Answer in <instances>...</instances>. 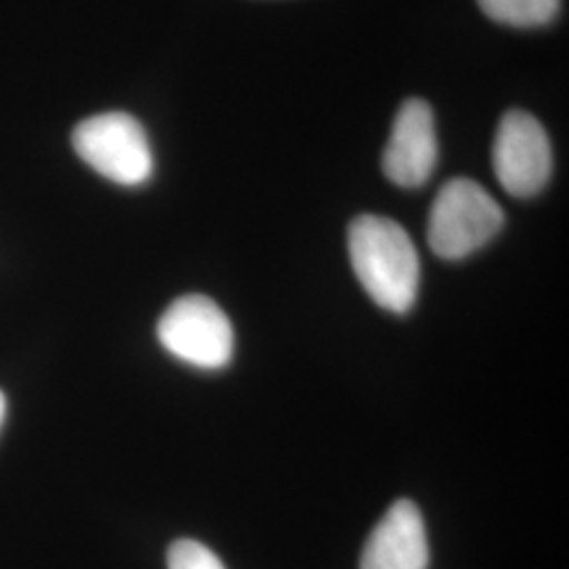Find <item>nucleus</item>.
<instances>
[{
    "label": "nucleus",
    "mask_w": 569,
    "mask_h": 569,
    "mask_svg": "<svg viewBox=\"0 0 569 569\" xmlns=\"http://www.w3.org/2000/svg\"><path fill=\"white\" fill-rule=\"evenodd\" d=\"M350 264L367 296L406 315L420 289V256L406 228L382 216H359L348 228Z\"/></svg>",
    "instance_id": "f257e3e1"
},
{
    "label": "nucleus",
    "mask_w": 569,
    "mask_h": 569,
    "mask_svg": "<svg viewBox=\"0 0 569 569\" xmlns=\"http://www.w3.org/2000/svg\"><path fill=\"white\" fill-rule=\"evenodd\" d=\"M505 211L481 183L449 180L428 216V243L443 260H465L502 230Z\"/></svg>",
    "instance_id": "f03ea898"
},
{
    "label": "nucleus",
    "mask_w": 569,
    "mask_h": 569,
    "mask_svg": "<svg viewBox=\"0 0 569 569\" xmlns=\"http://www.w3.org/2000/svg\"><path fill=\"white\" fill-rule=\"evenodd\" d=\"M74 152L106 180L143 186L154 173V154L142 122L127 112H102L72 131Z\"/></svg>",
    "instance_id": "7ed1b4c3"
},
{
    "label": "nucleus",
    "mask_w": 569,
    "mask_h": 569,
    "mask_svg": "<svg viewBox=\"0 0 569 569\" xmlns=\"http://www.w3.org/2000/svg\"><path fill=\"white\" fill-rule=\"evenodd\" d=\"M159 342L178 361L197 369H224L234 355V329L224 310L207 296H183L164 310Z\"/></svg>",
    "instance_id": "20e7f679"
},
{
    "label": "nucleus",
    "mask_w": 569,
    "mask_h": 569,
    "mask_svg": "<svg viewBox=\"0 0 569 569\" xmlns=\"http://www.w3.org/2000/svg\"><path fill=\"white\" fill-rule=\"evenodd\" d=\"M491 163L500 186L517 199L536 197L552 171L549 136L526 110H510L498 124Z\"/></svg>",
    "instance_id": "39448f33"
},
{
    "label": "nucleus",
    "mask_w": 569,
    "mask_h": 569,
    "mask_svg": "<svg viewBox=\"0 0 569 569\" xmlns=\"http://www.w3.org/2000/svg\"><path fill=\"white\" fill-rule=\"evenodd\" d=\"M439 161V142L432 110L425 100H406L392 122L382 169L401 188H420Z\"/></svg>",
    "instance_id": "423d86ee"
},
{
    "label": "nucleus",
    "mask_w": 569,
    "mask_h": 569,
    "mask_svg": "<svg viewBox=\"0 0 569 569\" xmlns=\"http://www.w3.org/2000/svg\"><path fill=\"white\" fill-rule=\"evenodd\" d=\"M427 526L411 500L395 502L367 538L361 569H428Z\"/></svg>",
    "instance_id": "0eeeda50"
},
{
    "label": "nucleus",
    "mask_w": 569,
    "mask_h": 569,
    "mask_svg": "<svg viewBox=\"0 0 569 569\" xmlns=\"http://www.w3.org/2000/svg\"><path fill=\"white\" fill-rule=\"evenodd\" d=\"M489 20L512 28H540L557 18L561 0H477Z\"/></svg>",
    "instance_id": "6e6552de"
},
{
    "label": "nucleus",
    "mask_w": 569,
    "mask_h": 569,
    "mask_svg": "<svg viewBox=\"0 0 569 569\" xmlns=\"http://www.w3.org/2000/svg\"><path fill=\"white\" fill-rule=\"evenodd\" d=\"M169 569H226L220 557L197 540H176L167 552Z\"/></svg>",
    "instance_id": "1a4fd4ad"
},
{
    "label": "nucleus",
    "mask_w": 569,
    "mask_h": 569,
    "mask_svg": "<svg viewBox=\"0 0 569 569\" xmlns=\"http://www.w3.org/2000/svg\"><path fill=\"white\" fill-rule=\"evenodd\" d=\"M4 418H7V397L0 390V430H2V425H4Z\"/></svg>",
    "instance_id": "9d476101"
}]
</instances>
